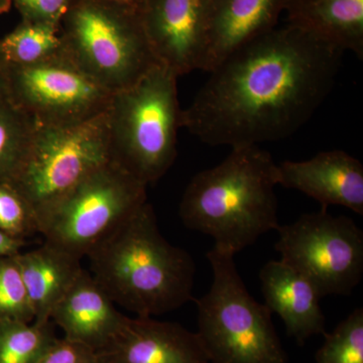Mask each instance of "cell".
Listing matches in <instances>:
<instances>
[{
    "label": "cell",
    "instance_id": "cell-1",
    "mask_svg": "<svg viewBox=\"0 0 363 363\" xmlns=\"http://www.w3.org/2000/svg\"><path fill=\"white\" fill-rule=\"evenodd\" d=\"M344 52L297 26H276L210 72L182 111V128L231 149L288 138L331 92Z\"/></svg>",
    "mask_w": 363,
    "mask_h": 363
},
{
    "label": "cell",
    "instance_id": "cell-2",
    "mask_svg": "<svg viewBox=\"0 0 363 363\" xmlns=\"http://www.w3.org/2000/svg\"><path fill=\"white\" fill-rule=\"evenodd\" d=\"M87 257L91 274L114 304L138 317L160 316L194 300V259L162 235L149 202Z\"/></svg>",
    "mask_w": 363,
    "mask_h": 363
},
{
    "label": "cell",
    "instance_id": "cell-3",
    "mask_svg": "<svg viewBox=\"0 0 363 363\" xmlns=\"http://www.w3.org/2000/svg\"><path fill=\"white\" fill-rule=\"evenodd\" d=\"M277 167L257 145L231 149L220 164L189 183L179 208L184 225L211 236L215 247L234 255L277 230Z\"/></svg>",
    "mask_w": 363,
    "mask_h": 363
},
{
    "label": "cell",
    "instance_id": "cell-4",
    "mask_svg": "<svg viewBox=\"0 0 363 363\" xmlns=\"http://www.w3.org/2000/svg\"><path fill=\"white\" fill-rule=\"evenodd\" d=\"M178 76L157 64L135 84L114 93L107 111L111 157L145 185L173 166L182 128Z\"/></svg>",
    "mask_w": 363,
    "mask_h": 363
},
{
    "label": "cell",
    "instance_id": "cell-5",
    "mask_svg": "<svg viewBox=\"0 0 363 363\" xmlns=\"http://www.w3.org/2000/svg\"><path fill=\"white\" fill-rule=\"evenodd\" d=\"M233 253L207 252L213 281L196 300L198 331L210 363H288L266 305L252 297Z\"/></svg>",
    "mask_w": 363,
    "mask_h": 363
},
{
    "label": "cell",
    "instance_id": "cell-6",
    "mask_svg": "<svg viewBox=\"0 0 363 363\" xmlns=\"http://www.w3.org/2000/svg\"><path fill=\"white\" fill-rule=\"evenodd\" d=\"M61 23L62 52L112 94L159 64L135 9L107 0H73Z\"/></svg>",
    "mask_w": 363,
    "mask_h": 363
},
{
    "label": "cell",
    "instance_id": "cell-7",
    "mask_svg": "<svg viewBox=\"0 0 363 363\" xmlns=\"http://www.w3.org/2000/svg\"><path fill=\"white\" fill-rule=\"evenodd\" d=\"M111 160L107 111L75 125H37L21 166L7 184L25 198L40 223L67 193Z\"/></svg>",
    "mask_w": 363,
    "mask_h": 363
},
{
    "label": "cell",
    "instance_id": "cell-8",
    "mask_svg": "<svg viewBox=\"0 0 363 363\" xmlns=\"http://www.w3.org/2000/svg\"><path fill=\"white\" fill-rule=\"evenodd\" d=\"M147 188L111 160L50 209L40 220L39 233L47 242L82 259L147 202Z\"/></svg>",
    "mask_w": 363,
    "mask_h": 363
},
{
    "label": "cell",
    "instance_id": "cell-9",
    "mask_svg": "<svg viewBox=\"0 0 363 363\" xmlns=\"http://www.w3.org/2000/svg\"><path fill=\"white\" fill-rule=\"evenodd\" d=\"M277 252L305 277L320 297L350 296L363 276V233L352 219L322 208L279 226Z\"/></svg>",
    "mask_w": 363,
    "mask_h": 363
},
{
    "label": "cell",
    "instance_id": "cell-10",
    "mask_svg": "<svg viewBox=\"0 0 363 363\" xmlns=\"http://www.w3.org/2000/svg\"><path fill=\"white\" fill-rule=\"evenodd\" d=\"M4 91L40 126H69L102 116L111 92L63 52L28 66H0Z\"/></svg>",
    "mask_w": 363,
    "mask_h": 363
},
{
    "label": "cell",
    "instance_id": "cell-11",
    "mask_svg": "<svg viewBox=\"0 0 363 363\" xmlns=\"http://www.w3.org/2000/svg\"><path fill=\"white\" fill-rule=\"evenodd\" d=\"M210 0H145L143 30L157 63L178 77L202 70Z\"/></svg>",
    "mask_w": 363,
    "mask_h": 363
},
{
    "label": "cell",
    "instance_id": "cell-12",
    "mask_svg": "<svg viewBox=\"0 0 363 363\" xmlns=\"http://www.w3.org/2000/svg\"><path fill=\"white\" fill-rule=\"evenodd\" d=\"M98 363H210L199 336L175 322L128 318Z\"/></svg>",
    "mask_w": 363,
    "mask_h": 363
},
{
    "label": "cell",
    "instance_id": "cell-13",
    "mask_svg": "<svg viewBox=\"0 0 363 363\" xmlns=\"http://www.w3.org/2000/svg\"><path fill=\"white\" fill-rule=\"evenodd\" d=\"M278 185L300 191L323 209L338 205L363 215V166L343 150L321 152L306 161L277 167Z\"/></svg>",
    "mask_w": 363,
    "mask_h": 363
},
{
    "label": "cell",
    "instance_id": "cell-14",
    "mask_svg": "<svg viewBox=\"0 0 363 363\" xmlns=\"http://www.w3.org/2000/svg\"><path fill=\"white\" fill-rule=\"evenodd\" d=\"M285 0H210L202 71L278 26Z\"/></svg>",
    "mask_w": 363,
    "mask_h": 363
},
{
    "label": "cell",
    "instance_id": "cell-15",
    "mask_svg": "<svg viewBox=\"0 0 363 363\" xmlns=\"http://www.w3.org/2000/svg\"><path fill=\"white\" fill-rule=\"evenodd\" d=\"M128 318L116 309L113 301L84 269L51 315L65 338L84 344L96 352L116 337Z\"/></svg>",
    "mask_w": 363,
    "mask_h": 363
},
{
    "label": "cell",
    "instance_id": "cell-16",
    "mask_svg": "<svg viewBox=\"0 0 363 363\" xmlns=\"http://www.w3.org/2000/svg\"><path fill=\"white\" fill-rule=\"evenodd\" d=\"M264 305L277 313L290 337L303 346L312 336L326 333L319 294L303 274L283 260H271L259 272Z\"/></svg>",
    "mask_w": 363,
    "mask_h": 363
},
{
    "label": "cell",
    "instance_id": "cell-17",
    "mask_svg": "<svg viewBox=\"0 0 363 363\" xmlns=\"http://www.w3.org/2000/svg\"><path fill=\"white\" fill-rule=\"evenodd\" d=\"M289 25L363 57V0H285Z\"/></svg>",
    "mask_w": 363,
    "mask_h": 363
},
{
    "label": "cell",
    "instance_id": "cell-18",
    "mask_svg": "<svg viewBox=\"0 0 363 363\" xmlns=\"http://www.w3.org/2000/svg\"><path fill=\"white\" fill-rule=\"evenodd\" d=\"M35 320H51L52 310L71 288L82 271L81 259L45 241L42 247L18 253Z\"/></svg>",
    "mask_w": 363,
    "mask_h": 363
},
{
    "label": "cell",
    "instance_id": "cell-19",
    "mask_svg": "<svg viewBox=\"0 0 363 363\" xmlns=\"http://www.w3.org/2000/svg\"><path fill=\"white\" fill-rule=\"evenodd\" d=\"M62 51L60 28L25 21L0 40V66H28Z\"/></svg>",
    "mask_w": 363,
    "mask_h": 363
},
{
    "label": "cell",
    "instance_id": "cell-20",
    "mask_svg": "<svg viewBox=\"0 0 363 363\" xmlns=\"http://www.w3.org/2000/svg\"><path fill=\"white\" fill-rule=\"evenodd\" d=\"M56 340L52 320H0V363H37Z\"/></svg>",
    "mask_w": 363,
    "mask_h": 363
},
{
    "label": "cell",
    "instance_id": "cell-21",
    "mask_svg": "<svg viewBox=\"0 0 363 363\" xmlns=\"http://www.w3.org/2000/svg\"><path fill=\"white\" fill-rule=\"evenodd\" d=\"M37 124L7 97L0 94V182H9L21 166Z\"/></svg>",
    "mask_w": 363,
    "mask_h": 363
},
{
    "label": "cell",
    "instance_id": "cell-22",
    "mask_svg": "<svg viewBox=\"0 0 363 363\" xmlns=\"http://www.w3.org/2000/svg\"><path fill=\"white\" fill-rule=\"evenodd\" d=\"M324 336L316 363H363V308H357Z\"/></svg>",
    "mask_w": 363,
    "mask_h": 363
},
{
    "label": "cell",
    "instance_id": "cell-23",
    "mask_svg": "<svg viewBox=\"0 0 363 363\" xmlns=\"http://www.w3.org/2000/svg\"><path fill=\"white\" fill-rule=\"evenodd\" d=\"M0 320H35L18 255L0 257Z\"/></svg>",
    "mask_w": 363,
    "mask_h": 363
},
{
    "label": "cell",
    "instance_id": "cell-24",
    "mask_svg": "<svg viewBox=\"0 0 363 363\" xmlns=\"http://www.w3.org/2000/svg\"><path fill=\"white\" fill-rule=\"evenodd\" d=\"M0 230L23 240L26 236L39 233L32 207L6 182H0Z\"/></svg>",
    "mask_w": 363,
    "mask_h": 363
},
{
    "label": "cell",
    "instance_id": "cell-25",
    "mask_svg": "<svg viewBox=\"0 0 363 363\" xmlns=\"http://www.w3.org/2000/svg\"><path fill=\"white\" fill-rule=\"evenodd\" d=\"M26 21L58 26L73 0H14Z\"/></svg>",
    "mask_w": 363,
    "mask_h": 363
},
{
    "label": "cell",
    "instance_id": "cell-26",
    "mask_svg": "<svg viewBox=\"0 0 363 363\" xmlns=\"http://www.w3.org/2000/svg\"><path fill=\"white\" fill-rule=\"evenodd\" d=\"M37 363H98L96 351L65 337L52 343Z\"/></svg>",
    "mask_w": 363,
    "mask_h": 363
},
{
    "label": "cell",
    "instance_id": "cell-27",
    "mask_svg": "<svg viewBox=\"0 0 363 363\" xmlns=\"http://www.w3.org/2000/svg\"><path fill=\"white\" fill-rule=\"evenodd\" d=\"M23 243L25 240L13 238L0 230V257L18 255Z\"/></svg>",
    "mask_w": 363,
    "mask_h": 363
},
{
    "label": "cell",
    "instance_id": "cell-28",
    "mask_svg": "<svg viewBox=\"0 0 363 363\" xmlns=\"http://www.w3.org/2000/svg\"><path fill=\"white\" fill-rule=\"evenodd\" d=\"M107 1H111L112 4H118V6L128 7V9L140 11L145 0H107Z\"/></svg>",
    "mask_w": 363,
    "mask_h": 363
},
{
    "label": "cell",
    "instance_id": "cell-29",
    "mask_svg": "<svg viewBox=\"0 0 363 363\" xmlns=\"http://www.w3.org/2000/svg\"><path fill=\"white\" fill-rule=\"evenodd\" d=\"M9 0H0V11H4L9 6Z\"/></svg>",
    "mask_w": 363,
    "mask_h": 363
},
{
    "label": "cell",
    "instance_id": "cell-30",
    "mask_svg": "<svg viewBox=\"0 0 363 363\" xmlns=\"http://www.w3.org/2000/svg\"><path fill=\"white\" fill-rule=\"evenodd\" d=\"M4 92V79H2L1 73H0V94Z\"/></svg>",
    "mask_w": 363,
    "mask_h": 363
}]
</instances>
